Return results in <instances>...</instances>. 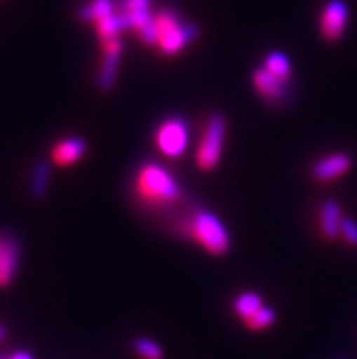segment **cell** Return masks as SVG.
Wrapping results in <instances>:
<instances>
[{"instance_id": "15", "label": "cell", "mask_w": 357, "mask_h": 359, "mask_svg": "<svg viewBox=\"0 0 357 359\" xmlns=\"http://www.w3.org/2000/svg\"><path fill=\"white\" fill-rule=\"evenodd\" d=\"M264 68L276 75L281 81H288L290 73H292V64H290V59L285 53L281 51H271V53L267 55V62H264Z\"/></svg>"}, {"instance_id": "3", "label": "cell", "mask_w": 357, "mask_h": 359, "mask_svg": "<svg viewBox=\"0 0 357 359\" xmlns=\"http://www.w3.org/2000/svg\"><path fill=\"white\" fill-rule=\"evenodd\" d=\"M224 132H227V123L221 115H213L206 124L204 135L201 139V144L197 148V166L201 170H213L217 166L222 154V142H224Z\"/></svg>"}, {"instance_id": "2", "label": "cell", "mask_w": 357, "mask_h": 359, "mask_svg": "<svg viewBox=\"0 0 357 359\" xmlns=\"http://www.w3.org/2000/svg\"><path fill=\"white\" fill-rule=\"evenodd\" d=\"M184 230L210 254H224L230 246V236H228L227 226L219 221L217 215L206 212V210L195 212L190 221L186 223Z\"/></svg>"}, {"instance_id": "13", "label": "cell", "mask_w": 357, "mask_h": 359, "mask_svg": "<svg viewBox=\"0 0 357 359\" xmlns=\"http://www.w3.org/2000/svg\"><path fill=\"white\" fill-rule=\"evenodd\" d=\"M112 13H115L114 0H90L79 9L77 15L84 22H99Z\"/></svg>"}, {"instance_id": "6", "label": "cell", "mask_w": 357, "mask_h": 359, "mask_svg": "<svg viewBox=\"0 0 357 359\" xmlns=\"http://www.w3.org/2000/svg\"><path fill=\"white\" fill-rule=\"evenodd\" d=\"M20 259L18 243L13 237L0 233V287H6L15 278Z\"/></svg>"}, {"instance_id": "4", "label": "cell", "mask_w": 357, "mask_h": 359, "mask_svg": "<svg viewBox=\"0 0 357 359\" xmlns=\"http://www.w3.org/2000/svg\"><path fill=\"white\" fill-rule=\"evenodd\" d=\"M155 142L157 148L163 151L166 157L177 159L181 157L190 144V128L186 124L184 118L170 117L166 118L155 133Z\"/></svg>"}, {"instance_id": "5", "label": "cell", "mask_w": 357, "mask_h": 359, "mask_svg": "<svg viewBox=\"0 0 357 359\" xmlns=\"http://www.w3.org/2000/svg\"><path fill=\"white\" fill-rule=\"evenodd\" d=\"M349 22V6L343 0H330L321 15V35L326 41L335 42L343 36Z\"/></svg>"}, {"instance_id": "14", "label": "cell", "mask_w": 357, "mask_h": 359, "mask_svg": "<svg viewBox=\"0 0 357 359\" xmlns=\"http://www.w3.org/2000/svg\"><path fill=\"white\" fill-rule=\"evenodd\" d=\"M128 27H130V24H128L126 15L121 13V11H115V13H112L109 17L102 18V20L97 22V33H99V36L102 41L108 42L112 41V39H117L119 33H121L122 29H128Z\"/></svg>"}, {"instance_id": "20", "label": "cell", "mask_w": 357, "mask_h": 359, "mask_svg": "<svg viewBox=\"0 0 357 359\" xmlns=\"http://www.w3.org/2000/svg\"><path fill=\"white\" fill-rule=\"evenodd\" d=\"M139 36L142 39L144 44H159V27H157V22H155V17L151 22L146 24L144 27H140Z\"/></svg>"}, {"instance_id": "16", "label": "cell", "mask_w": 357, "mask_h": 359, "mask_svg": "<svg viewBox=\"0 0 357 359\" xmlns=\"http://www.w3.org/2000/svg\"><path fill=\"white\" fill-rule=\"evenodd\" d=\"M234 309H236L237 316H241V318L246 321V319L252 318L257 310L262 309V299L257 294H253V292H244V294H241L236 299Z\"/></svg>"}, {"instance_id": "9", "label": "cell", "mask_w": 357, "mask_h": 359, "mask_svg": "<svg viewBox=\"0 0 357 359\" xmlns=\"http://www.w3.org/2000/svg\"><path fill=\"white\" fill-rule=\"evenodd\" d=\"M122 55V42L117 39L105 42V59H102V66H100L99 73V86L102 90H109L114 86L115 75H117V66Z\"/></svg>"}, {"instance_id": "23", "label": "cell", "mask_w": 357, "mask_h": 359, "mask_svg": "<svg viewBox=\"0 0 357 359\" xmlns=\"http://www.w3.org/2000/svg\"><path fill=\"white\" fill-rule=\"evenodd\" d=\"M9 359H33V358L27 354V352H15V354L11 355Z\"/></svg>"}, {"instance_id": "11", "label": "cell", "mask_w": 357, "mask_h": 359, "mask_svg": "<svg viewBox=\"0 0 357 359\" xmlns=\"http://www.w3.org/2000/svg\"><path fill=\"white\" fill-rule=\"evenodd\" d=\"M86 154V142L77 137H69L64 141L57 142V146L51 151V157L59 166H68V164L77 163Z\"/></svg>"}, {"instance_id": "19", "label": "cell", "mask_w": 357, "mask_h": 359, "mask_svg": "<svg viewBox=\"0 0 357 359\" xmlns=\"http://www.w3.org/2000/svg\"><path fill=\"white\" fill-rule=\"evenodd\" d=\"M276 321V312L268 306H262L261 310H257L252 318L246 319V325L253 330H262V328L270 327L271 323Z\"/></svg>"}, {"instance_id": "24", "label": "cell", "mask_w": 357, "mask_h": 359, "mask_svg": "<svg viewBox=\"0 0 357 359\" xmlns=\"http://www.w3.org/2000/svg\"><path fill=\"white\" fill-rule=\"evenodd\" d=\"M4 336H6V330H4V327H2V325H0V341H2V339H4Z\"/></svg>"}, {"instance_id": "7", "label": "cell", "mask_w": 357, "mask_h": 359, "mask_svg": "<svg viewBox=\"0 0 357 359\" xmlns=\"http://www.w3.org/2000/svg\"><path fill=\"white\" fill-rule=\"evenodd\" d=\"M352 168V159L346 154H332L314 164L312 173L317 181H334Z\"/></svg>"}, {"instance_id": "1", "label": "cell", "mask_w": 357, "mask_h": 359, "mask_svg": "<svg viewBox=\"0 0 357 359\" xmlns=\"http://www.w3.org/2000/svg\"><path fill=\"white\" fill-rule=\"evenodd\" d=\"M137 196L149 206H164L181 197V187L166 168L155 163L144 164L137 173Z\"/></svg>"}, {"instance_id": "10", "label": "cell", "mask_w": 357, "mask_h": 359, "mask_svg": "<svg viewBox=\"0 0 357 359\" xmlns=\"http://www.w3.org/2000/svg\"><path fill=\"white\" fill-rule=\"evenodd\" d=\"M253 84L255 90L268 100H281L286 97L285 81L271 75L267 68H259L253 73Z\"/></svg>"}, {"instance_id": "12", "label": "cell", "mask_w": 357, "mask_h": 359, "mask_svg": "<svg viewBox=\"0 0 357 359\" xmlns=\"http://www.w3.org/2000/svg\"><path fill=\"white\" fill-rule=\"evenodd\" d=\"M343 215H341V208L335 201H326L321 206V214H319V221H321V232L323 236L328 239H335L341 236V223H343Z\"/></svg>"}, {"instance_id": "17", "label": "cell", "mask_w": 357, "mask_h": 359, "mask_svg": "<svg viewBox=\"0 0 357 359\" xmlns=\"http://www.w3.org/2000/svg\"><path fill=\"white\" fill-rule=\"evenodd\" d=\"M48 182H50V164L46 161H41V163L35 164L32 173V196L33 197H42L48 190Z\"/></svg>"}, {"instance_id": "8", "label": "cell", "mask_w": 357, "mask_h": 359, "mask_svg": "<svg viewBox=\"0 0 357 359\" xmlns=\"http://www.w3.org/2000/svg\"><path fill=\"white\" fill-rule=\"evenodd\" d=\"M199 35V27L195 24H179L173 27L172 32H168L166 35L161 36L159 41V48L164 55H175L184 48L188 42H191L195 36Z\"/></svg>"}, {"instance_id": "22", "label": "cell", "mask_w": 357, "mask_h": 359, "mask_svg": "<svg viewBox=\"0 0 357 359\" xmlns=\"http://www.w3.org/2000/svg\"><path fill=\"white\" fill-rule=\"evenodd\" d=\"M151 0H119V11L121 13H130L137 9H149Z\"/></svg>"}, {"instance_id": "18", "label": "cell", "mask_w": 357, "mask_h": 359, "mask_svg": "<svg viewBox=\"0 0 357 359\" xmlns=\"http://www.w3.org/2000/svg\"><path fill=\"white\" fill-rule=\"evenodd\" d=\"M133 346H135V352L140 355V358H144V359L163 358L161 346H159L155 341H151V339H148V337H139V339H135Z\"/></svg>"}, {"instance_id": "21", "label": "cell", "mask_w": 357, "mask_h": 359, "mask_svg": "<svg viewBox=\"0 0 357 359\" xmlns=\"http://www.w3.org/2000/svg\"><path fill=\"white\" fill-rule=\"evenodd\" d=\"M341 236L344 237V241L350 243L352 246H357V223L352 219L344 217L341 223Z\"/></svg>"}]
</instances>
